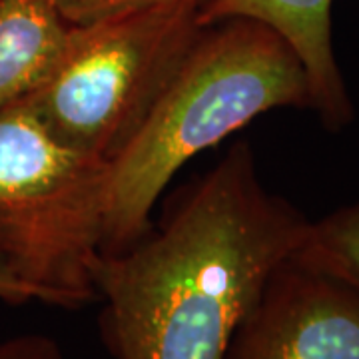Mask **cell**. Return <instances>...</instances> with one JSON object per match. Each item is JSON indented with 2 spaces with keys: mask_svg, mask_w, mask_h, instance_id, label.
<instances>
[{
  "mask_svg": "<svg viewBox=\"0 0 359 359\" xmlns=\"http://www.w3.org/2000/svg\"><path fill=\"white\" fill-rule=\"evenodd\" d=\"M68 32L70 25L46 0H0V110L46 78Z\"/></svg>",
  "mask_w": 359,
  "mask_h": 359,
  "instance_id": "7",
  "label": "cell"
},
{
  "mask_svg": "<svg viewBox=\"0 0 359 359\" xmlns=\"http://www.w3.org/2000/svg\"><path fill=\"white\" fill-rule=\"evenodd\" d=\"M204 2L166 0L70 25L60 58L22 100L58 140L110 164L205 28Z\"/></svg>",
  "mask_w": 359,
  "mask_h": 359,
  "instance_id": "4",
  "label": "cell"
},
{
  "mask_svg": "<svg viewBox=\"0 0 359 359\" xmlns=\"http://www.w3.org/2000/svg\"><path fill=\"white\" fill-rule=\"evenodd\" d=\"M0 359H65V355L48 335L25 334L0 344Z\"/></svg>",
  "mask_w": 359,
  "mask_h": 359,
  "instance_id": "10",
  "label": "cell"
},
{
  "mask_svg": "<svg viewBox=\"0 0 359 359\" xmlns=\"http://www.w3.org/2000/svg\"><path fill=\"white\" fill-rule=\"evenodd\" d=\"M334 0H205V26L224 18H252L273 28L304 62L316 110L327 130L346 128L353 120L346 80L335 60L332 40Z\"/></svg>",
  "mask_w": 359,
  "mask_h": 359,
  "instance_id": "6",
  "label": "cell"
},
{
  "mask_svg": "<svg viewBox=\"0 0 359 359\" xmlns=\"http://www.w3.org/2000/svg\"><path fill=\"white\" fill-rule=\"evenodd\" d=\"M108 162L58 140L20 98L0 110V259L50 306L96 302Z\"/></svg>",
  "mask_w": 359,
  "mask_h": 359,
  "instance_id": "3",
  "label": "cell"
},
{
  "mask_svg": "<svg viewBox=\"0 0 359 359\" xmlns=\"http://www.w3.org/2000/svg\"><path fill=\"white\" fill-rule=\"evenodd\" d=\"M276 108H311L308 74L290 42L252 18L205 26L138 132L108 164L102 256L148 233L156 202L180 168Z\"/></svg>",
  "mask_w": 359,
  "mask_h": 359,
  "instance_id": "2",
  "label": "cell"
},
{
  "mask_svg": "<svg viewBox=\"0 0 359 359\" xmlns=\"http://www.w3.org/2000/svg\"><path fill=\"white\" fill-rule=\"evenodd\" d=\"M224 359H359V295L290 256L268 276Z\"/></svg>",
  "mask_w": 359,
  "mask_h": 359,
  "instance_id": "5",
  "label": "cell"
},
{
  "mask_svg": "<svg viewBox=\"0 0 359 359\" xmlns=\"http://www.w3.org/2000/svg\"><path fill=\"white\" fill-rule=\"evenodd\" d=\"M309 219L257 176L250 144L174 200L158 228L94 271L100 334L112 359H224L268 276Z\"/></svg>",
  "mask_w": 359,
  "mask_h": 359,
  "instance_id": "1",
  "label": "cell"
},
{
  "mask_svg": "<svg viewBox=\"0 0 359 359\" xmlns=\"http://www.w3.org/2000/svg\"><path fill=\"white\" fill-rule=\"evenodd\" d=\"M0 302L11 304V306H25V304H30V302H40V304L50 306L48 295L36 285L22 280L2 259H0Z\"/></svg>",
  "mask_w": 359,
  "mask_h": 359,
  "instance_id": "11",
  "label": "cell"
},
{
  "mask_svg": "<svg viewBox=\"0 0 359 359\" xmlns=\"http://www.w3.org/2000/svg\"><path fill=\"white\" fill-rule=\"evenodd\" d=\"M292 256L359 295V202L309 222L304 242Z\"/></svg>",
  "mask_w": 359,
  "mask_h": 359,
  "instance_id": "8",
  "label": "cell"
},
{
  "mask_svg": "<svg viewBox=\"0 0 359 359\" xmlns=\"http://www.w3.org/2000/svg\"><path fill=\"white\" fill-rule=\"evenodd\" d=\"M56 14L72 26L90 25L100 18L150 6L166 0H46Z\"/></svg>",
  "mask_w": 359,
  "mask_h": 359,
  "instance_id": "9",
  "label": "cell"
}]
</instances>
